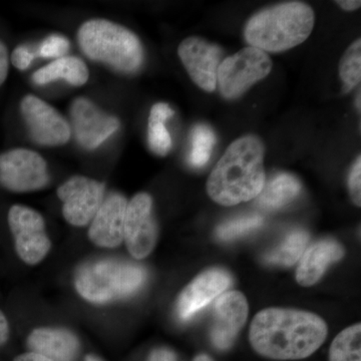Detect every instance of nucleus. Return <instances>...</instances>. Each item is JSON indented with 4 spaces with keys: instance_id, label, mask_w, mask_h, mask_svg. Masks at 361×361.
Wrapping results in <instances>:
<instances>
[{
    "instance_id": "8",
    "label": "nucleus",
    "mask_w": 361,
    "mask_h": 361,
    "mask_svg": "<svg viewBox=\"0 0 361 361\" xmlns=\"http://www.w3.org/2000/svg\"><path fill=\"white\" fill-rule=\"evenodd\" d=\"M6 220L18 257L27 265L42 262L51 248L42 214L30 207L14 204L7 211Z\"/></svg>"
},
{
    "instance_id": "26",
    "label": "nucleus",
    "mask_w": 361,
    "mask_h": 361,
    "mask_svg": "<svg viewBox=\"0 0 361 361\" xmlns=\"http://www.w3.org/2000/svg\"><path fill=\"white\" fill-rule=\"evenodd\" d=\"M263 223L264 220L259 215L237 218L221 224L216 230V235L222 241H229L258 229Z\"/></svg>"
},
{
    "instance_id": "36",
    "label": "nucleus",
    "mask_w": 361,
    "mask_h": 361,
    "mask_svg": "<svg viewBox=\"0 0 361 361\" xmlns=\"http://www.w3.org/2000/svg\"><path fill=\"white\" fill-rule=\"evenodd\" d=\"M85 361H103L101 358L94 355H87L85 357Z\"/></svg>"
},
{
    "instance_id": "31",
    "label": "nucleus",
    "mask_w": 361,
    "mask_h": 361,
    "mask_svg": "<svg viewBox=\"0 0 361 361\" xmlns=\"http://www.w3.org/2000/svg\"><path fill=\"white\" fill-rule=\"evenodd\" d=\"M148 361H177L176 355L170 349L160 348L154 349L149 355Z\"/></svg>"
},
{
    "instance_id": "23",
    "label": "nucleus",
    "mask_w": 361,
    "mask_h": 361,
    "mask_svg": "<svg viewBox=\"0 0 361 361\" xmlns=\"http://www.w3.org/2000/svg\"><path fill=\"white\" fill-rule=\"evenodd\" d=\"M360 323L341 331L330 346L329 361H361Z\"/></svg>"
},
{
    "instance_id": "1",
    "label": "nucleus",
    "mask_w": 361,
    "mask_h": 361,
    "mask_svg": "<svg viewBox=\"0 0 361 361\" xmlns=\"http://www.w3.org/2000/svg\"><path fill=\"white\" fill-rule=\"evenodd\" d=\"M327 325L319 316L307 311L268 308L251 323L249 339L254 350L275 360L310 357L322 345Z\"/></svg>"
},
{
    "instance_id": "16",
    "label": "nucleus",
    "mask_w": 361,
    "mask_h": 361,
    "mask_svg": "<svg viewBox=\"0 0 361 361\" xmlns=\"http://www.w3.org/2000/svg\"><path fill=\"white\" fill-rule=\"evenodd\" d=\"M128 203L127 198L118 192H111L104 197L87 232L94 245L116 248L123 243Z\"/></svg>"
},
{
    "instance_id": "37",
    "label": "nucleus",
    "mask_w": 361,
    "mask_h": 361,
    "mask_svg": "<svg viewBox=\"0 0 361 361\" xmlns=\"http://www.w3.org/2000/svg\"><path fill=\"white\" fill-rule=\"evenodd\" d=\"M356 106H357L358 111H360V92L358 94L357 99H356Z\"/></svg>"
},
{
    "instance_id": "15",
    "label": "nucleus",
    "mask_w": 361,
    "mask_h": 361,
    "mask_svg": "<svg viewBox=\"0 0 361 361\" xmlns=\"http://www.w3.org/2000/svg\"><path fill=\"white\" fill-rule=\"evenodd\" d=\"M231 283L225 270L213 268L202 272L180 292L177 301V313L180 320L191 319L216 297L220 296Z\"/></svg>"
},
{
    "instance_id": "5",
    "label": "nucleus",
    "mask_w": 361,
    "mask_h": 361,
    "mask_svg": "<svg viewBox=\"0 0 361 361\" xmlns=\"http://www.w3.org/2000/svg\"><path fill=\"white\" fill-rule=\"evenodd\" d=\"M142 266L116 259H99L82 265L75 286L89 302L104 304L137 293L146 281Z\"/></svg>"
},
{
    "instance_id": "7",
    "label": "nucleus",
    "mask_w": 361,
    "mask_h": 361,
    "mask_svg": "<svg viewBox=\"0 0 361 361\" xmlns=\"http://www.w3.org/2000/svg\"><path fill=\"white\" fill-rule=\"evenodd\" d=\"M271 70L272 61L265 51L253 47H244L221 63L217 85L226 99H236L252 85L267 77Z\"/></svg>"
},
{
    "instance_id": "30",
    "label": "nucleus",
    "mask_w": 361,
    "mask_h": 361,
    "mask_svg": "<svg viewBox=\"0 0 361 361\" xmlns=\"http://www.w3.org/2000/svg\"><path fill=\"white\" fill-rule=\"evenodd\" d=\"M11 51L6 40L0 37V89L6 84L11 68Z\"/></svg>"
},
{
    "instance_id": "18",
    "label": "nucleus",
    "mask_w": 361,
    "mask_h": 361,
    "mask_svg": "<svg viewBox=\"0 0 361 361\" xmlns=\"http://www.w3.org/2000/svg\"><path fill=\"white\" fill-rule=\"evenodd\" d=\"M344 250L331 239L320 240L304 251L296 270V280L301 286L310 287L319 281L330 265L341 260Z\"/></svg>"
},
{
    "instance_id": "10",
    "label": "nucleus",
    "mask_w": 361,
    "mask_h": 361,
    "mask_svg": "<svg viewBox=\"0 0 361 361\" xmlns=\"http://www.w3.org/2000/svg\"><path fill=\"white\" fill-rule=\"evenodd\" d=\"M70 125L78 144L87 151H94L118 132L121 123L94 102L80 97L71 102Z\"/></svg>"
},
{
    "instance_id": "24",
    "label": "nucleus",
    "mask_w": 361,
    "mask_h": 361,
    "mask_svg": "<svg viewBox=\"0 0 361 361\" xmlns=\"http://www.w3.org/2000/svg\"><path fill=\"white\" fill-rule=\"evenodd\" d=\"M191 142V151L188 157V161L192 167H204L210 160L216 144L215 133L205 123H199L192 130Z\"/></svg>"
},
{
    "instance_id": "20",
    "label": "nucleus",
    "mask_w": 361,
    "mask_h": 361,
    "mask_svg": "<svg viewBox=\"0 0 361 361\" xmlns=\"http://www.w3.org/2000/svg\"><path fill=\"white\" fill-rule=\"evenodd\" d=\"M301 192L300 182L293 175L281 173L264 185L257 197V205L266 211H275L295 200Z\"/></svg>"
},
{
    "instance_id": "35",
    "label": "nucleus",
    "mask_w": 361,
    "mask_h": 361,
    "mask_svg": "<svg viewBox=\"0 0 361 361\" xmlns=\"http://www.w3.org/2000/svg\"><path fill=\"white\" fill-rule=\"evenodd\" d=\"M194 361H213L210 356L207 355H199L195 357Z\"/></svg>"
},
{
    "instance_id": "19",
    "label": "nucleus",
    "mask_w": 361,
    "mask_h": 361,
    "mask_svg": "<svg viewBox=\"0 0 361 361\" xmlns=\"http://www.w3.org/2000/svg\"><path fill=\"white\" fill-rule=\"evenodd\" d=\"M89 78L90 71L87 63L78 56H66L54 59L32 75V82L37 85H49L61 80L73 87H82Z\"/></svg>"
},
{
    "instance_id": "9",
    "label": "nucleus",
    "mask_w": 361,
    "mask_h": 361,
    "mask_svg": "<svg viewBox=\"0 0 361 361\" xmlns=\"http://www.w3.org/2000/svg\"><path fill=\"white\" fill-rule=\"evenodd\" d=\"M20 114L26 132L35 144L61 147L71 141L70 122L40 97L25 94L20 102Z\"/></svg>"
},
{
    "instance_id": "28",
    "label": "nucleus",
    "mask_w": 361,
    "mask_h": 361,
    "mask_svg": "<svg viewBox=\"0 0 361 361\" xmlns=\"http://www.w3.org/2000/svg\"><path fill=\"white\" fill-rule=\"evenodd\" d=\"M35 59V54L26 44L18 45L11 52V63L18 71L27 70Z\"/></svg>"
},
{
    "instance_id": "4",
    "label": "nucleus",
    "mask_w": 361,
    "mask_h": 361,
    "mask_svg": "<svg viewBox=\"0 0 361 361\" xmlns=\"http://www.w3.org/2000/svg\"><path fill=\"white\" fill-rule=\"evenodd\" d=\"M314 23V13L310 6L285 2L252 16L244 35L250 47L265 52L284 51L305 42Z\"/></svg>"
},
{
    "instance_id": "13",
    "label": "nucleus",
    "mask_w": 361,
    "mask_h": 361,
    "mask_svg": "<svg viewBox=\"0 0 361 361\" xmlns=\"http://www.w3.org/2000/svg\"><path fill=\"white\" fill-rule=\"evenodd\" d=\"M178 54L195 84L208 92L216 90L223 56L222 49L218 45L201 37H187L180 42Z\"/></svg>"
},
{
    "instance_id": "21",
    "label": "nucleus",
    "mask_w": 361,
    "mask_h": 361,
    "mask_svg": "<svg viewBox=\"0 0 361 361\" xmlns=\"http://www.w3.org/2000/svg\"><path fill=\"white\" fill-rule=\"evenodd\" d=\"M175 111L167 103H157L152 106L148 122V145L154 154L166 156L172 149V137L166 122Z\"/></svg>"
},
{
    "instance_id": "12",
    "label": "nucleus",
    "mask_w": 361,
    "mask_h": 361,
    "mask_svg": "<svg viewBox=\"0 0 361 361\" xmlns=\"http://www.w3.org/2000/svg\"><path fill=\"white\" fill-rule=\"evenodd\" d=\"M158 226L153 212V199L139 193L128 203L123 225V241L130 255L137 260L148 257L155 248Z\"/></svg>"
},
{
    "instance_id": "6",
    "label": "nucleus",
    "mask_w": 361,
    "mask_h": 361,
    "mask_svg": "<svg viewBox=\"0 0 361 361\" xmlns=\"http://www.w3.org/2000/svg\"><path fill=\"white\" fill-rule=\"evenodd\" d=\"M44 157L32 149L13 148L0 153V188L11 193H30L49 183Z\"/></svg>"
},
{
    "instance_id": "33",
    "label": "nucleus",
    "mask_w": 361,
    "mask_h": 361,
    "mask_svg": "<svg viewBox=\"0 0 361 361\" xmlns=\"http://www.w3.org/2000/svg\"><path fill=\"white\" fill-rule=\"evenodd\" d=\"M13 361H54V360H51V358L47 357V356L39 355V353H32V351H30V353H23V355L16 356V357L14 358Z\"/></svg>"
},
{
    "instance_id": "25",
    "label": "nucleus",
    "mask_w": 361,
    "mask_h": 361,
    "mask_svg": "<svg viewBox=\"0 0 361 361\" xmlns=\"http://www.w3.org/2000/svg\"><path fill=\"white\" fill-rule=\"evenodd\" d=\"M339 75L345 89L353 90L361 80V40L358 39L348 47L342 56Z\"/></svg>"
},
{
    "instance_id": "3",
    "label": "nucleus",
    "mask_w": 361,
    "mask_h": 361,
    "mask_svg": "<svg viewBox=\"0 0 361 361\" xmlns=\"http://www.w3.org/2000/svg\"><path fill=\"white\" fill-rule=\"evenodd\" d=\"M78 42L85 56L122 73L134 75L145 61L141 40L132 30L104 18L85 21L78 30Z\"/></svg>"
},
{
    "instance_id": "2",
    "label": "nucleus",
    "mask_w": 361,
    "mask_h": 361,
    "mask_svg": "<svg viewBox=\"0 0 361 361\" xmlns=\"http://www.w3.org/2000/svg\"><path fill=\"white\" fill-rule=\"evenodd\" d=\"M264 185V147L248 135L226 149L209 177L207 192L216 203L234 206L257 198Z\"/></svg>"
},
{
    "instance_id": "27",
    "label": "nucleus",
    "mask_w": 361,
    "mask_h": 361,
    "mask_svg": "<svg viewBox=\"0 0 361 361\" xmlns=\"http://www.w3.org/2000/svg\"><path fill=\"white\" fill-rule=\"evenodd\" d=\"M70 47V40L65 35H51L42 40L37 52L40 58L58 59L66 56Z\"/></svg>"
},
{
    "instance_id": "14",
    "label": "nucleus",
    "mask_w": 361,
    "mask_h": 361,
    "mask_svg": "<svg viewBox=\"0 0 361 361\" xmlns=\"http://www.w3.org/2000/svg\"><path fill=\"white\" fill-rule=\"evenodd\" d=\"M248 303L239 291L225 292L218 296L214 307L211 341L219 350H227L243 329L248 317Z\"/></svg>"
},
{
    "instance_id": "34",
    "label": "nucleus",
    "mask_w": 361,
    "mask_h": 361,
    "mask_svg": "<svg viewBox=\"0 0 361 361\" xmlns=\"http://www.w3.org/2000/svg\"><path fill=\"white\" fill-rule=\"evenodd\" d=\"M339 6L342 7L344 11H355V9L360 8L361 6V2L357 0H341V1H337Z\"/></svg>"
},
{
    "instance_id": "11",
    "label": "nucleus",
    "mask_w": 361,
    "mask_h": 361,
    "mask_svg": "<svg viewBox=\"0 0 361 361\" xmlns=\"http://www.w3.org/2000/svg\"><path fill=\"white\" fill-rule=\"evenodd\" d=\"M106 187L99 180L73 176L56 190L63 202V215L66 222L75 227H84L94 219L104 199Z\"/></svg>"
},
{
    "instance_id": "29",
    "label": "nucleus",
    "mask_w": 361,
    "mask_h": 361,
    "mask_svg": "<svg viewBox=\"0 0 361 361\" xmlns=\"http://www.w3.org/2000/svg\"><path fill=\"white\" fill-rule=\"evenodd\" d=\"M349 193L355 205L361 204V159L358 157L351 168L348 177Z\"/></svg>"
},
{
    "instance_id": "17",
    "label": "nucleus",
    "mask_w": 361,
    "mask_h": 361,
    "mask_svg": "<svg viewBox=\"0 0 361 361\" xmlns=\"http://www.w3.org/2000/svg\"><path fill=\"white\" fill-rule=\"evenodd\" d=\"M27 346L54 361H75L80 353V342L71 330L61 327H39L27 337Z\"/></svg>"
},
{
    "instance_id": "32",
    "label": "nucleus",
    "mask_w": 361,
    "mask_h": 361,
    "mask_svg": "<svg viewBox=\"0 0 361 361\" xmlns=\"http://www.w3.org/2000/svg\"><path fill=\"white\" fill-rule=\"evenodd\" d=\"M11 336V327H9L8 319L4 311L0 310V348L6 345Z\"/></svg>"
},
{
    "instance_id": "22",
    "label": "nucleus",
    "mask_w": 361,
    "mask_h": 361,
    "mask_svg": "<svg viewBox=\"0 0 361 361\" xmlns=\"http://www.w3.org/2000/svg\"><path fill=\"white\" fill-rule=\"evenodd\" d=\"M310 234L304 230H294L285 237L283 241L266 254L265 262L273 265L292 266L306 250Z\"/></svg>"
}]
</instances>
